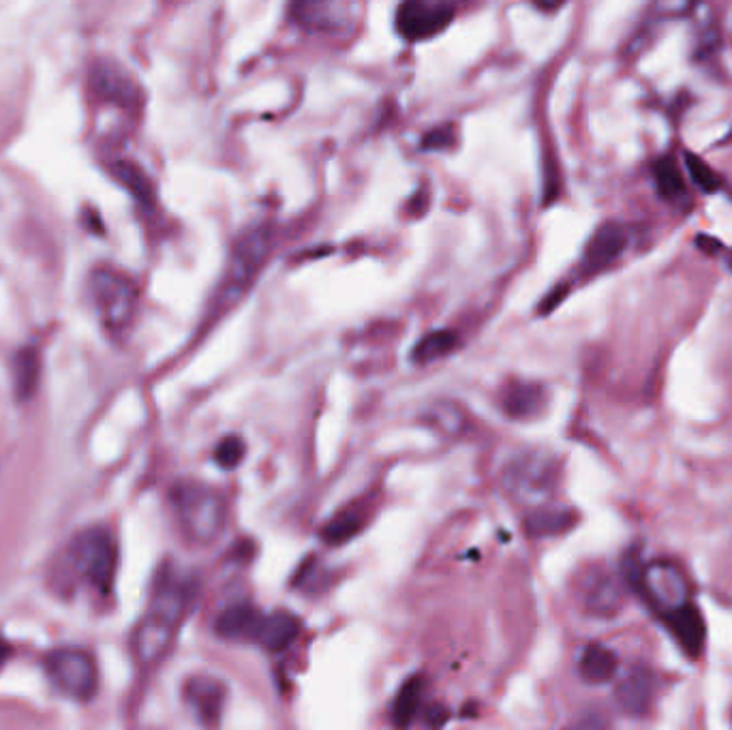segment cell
Listing matches in <instances>:
<instances>
[{
	"instance_id": "6da1fadb",
	"label": "cell",
	"mask_w": 732,
	"mask_h": 730,
	"mask_svg": "<svg viewBox=\"0 0 732 730\" xmlns=\"http://www.w3.org/2000/svg\"><path fill=\"white\" fill-rule=\"evenodd\" d=\"M172 504L184 536L195 545H213L227 520L223 495L204 483H179L172 490Z\"/></svg>"
},
{
	"instance_id": "7a4b0ae2",
	"label": "cell",
	"mask_w": 732,
	"mask_h": 730,
	"mask_svg": "<svg viewBox=\"0 0 732 730\" xmlns=\"http://www.w3.org/2000/svg\"><path fill=\"white\" fill-rule=\"evenodd\" d=\"M628 578L647 598L651 609L658 610L664 619L694 605L690 578L672 559L655 557L642 566L632 561L628 566Z\"/></svg>"
},
{
	"instance_id": "3957f363",
	"label": "cell",
	"mask_w": 732,
	"mask_h": 730,
	"mask_svg": "<svg viewBox=\"0 0 732 730\" xmlns=\"http://www.w3.org/2000/svg\"><path fill=\"white\" fill-rule=\"evenodd\" d=\"M64 561L71 575L94 587L99 594L112 591L119 566V547L108 529L91 527L78 534L67 548Z\"/></svg>"
},
{
	"instance_id": "277c9868",
	"label": "cell",
	"mask_w": 732,
	"mask_h": 730,
	"mask_svg": "<svg viewBox=\"0 0 732 730\" xmlns=\"http://www.w3.org/2000/svg\"><path fill=\"white\" fill-rule=\"evenodd\" d=\"M273 244H275V234H273L271 225H266V223L248 227L243 236L234 243L225 278L221 285L223 305H234L236 301L243 298L244 292H248V287L253 285V281L264 268V264L273 251Z\"/></svg>"
},
{
	"instance_id": "5b68a950",
	"label": "cell",
	"mask_w": 732,
	"mask_h": 730,
	"mask_svg": "<svg viewBox=\"0 0 732 730\" xmlns=\"http://www.w3.org/2000/svg\"><path fill=\"white\" fill-rule=\"evenodd\" d=\"M559 480V463L549 453L527 450L510 460L504 472L506 490L527 506L542 508L549 506V499Z\"/></svg>"
},
{
	"instance_id": "8992f818",
	"label": "cell",
	"mask_w": 732,
	"mask_h": 730,
	"mask_svg": "<svg viewBox=\"0 0 732 730\" xmlns=\"http://www.w3.org/2000/svg\"><path fill=\"white\" fill-rule=\"evenodd\" d=\"M92 305L110 331H124L138 311L135 283L114 268H96L89 278Z\"/></svg>"
},
{
	"instance_id": "52a82bcc",
	"label": "cell",
	"mask_w": 732,
	"mask_h": 730,
	"mask_svg": "<svg viewBox=\"0 0 732 730\" xmlns=\"http://www.w3.org/2000/svg\"><path fill=\"white\" fill-rule=\"evenodd\" d=\"M45 669L54 686L67 697L89 700L99 690V669L89 651L80 647H61L45 658Z\"/></svg>"
},
{
	"instance_id": "ba28073f",
	"label": "cell",
	"mask_w": 732,
	"mask_h": 730,
	"mask_svg": "<svg viewBox=\"0 0 732 730\" xmlns=\"http://www.w3.org/2000/svg\"><path fill=\"white\" fill-rule=\"evenodd\" d=\"M455 20V7L450 2L409 0L397 9V32L409 43H423L446 31Z\"/></svg>"
},
{
	"instance_id": "9c48e42d",
	"label": "cell",
	"mask_w": 732,
	"mask_h": 730,
	"mask_svg": "<svg viewBox=\"0 0 732 730\" xmlns=\"http://www.w3.org/2000/svg\"><path fill=\"white\" fill-rule=\"evenodd\" d=\"M632 232L628 225L607 221L602 223L584 244L580 255V276H596L612 268L630 249Z\"/></svg>"
},
{
	"instance_id": "30bf717a",
	"label": "cell",
	"mask_w": 732,
	"mask_h": 730,
	"mask_svg": "<svg viewBox=\"0 0 732 730\" xmlns=\"http://www.w3.org/2000/svg\"><path fill=\"white\" fill-rule=\"evenodd\" d=\"M580 607L596 619H612L623 609V591L607 570H589L580 578Z\"/></svg>"
},
{
	"instance_id": "8fae6325",
	"label": "cell",
	"mask_w": 732,
	"mask_h": 730,
	"mask_svg": "<svg viewBox=\"0 0 732 730\" xmlns=\"http://www.w3.org/2000/svg\"><path fill=\"white\" fill-rule=\"evenodd\" d=\"M658 697V679L644 665H632L623 670L614 686V700L619 709L632 718H644Z\"/></svg>"
},
{
	"instance_id": "7c38bea8",
	"label": "cell",
	"mask_w": 732,
	"mask_h": 730,
	"mask_svg": "<svg viewBox=\"0 0 732 730\" xmlns=\"http://www.w3.org/2000/svg\"><path fill=\"white\" fill-rule=\"evenodd\" d=\"M176 628H179L176 623L149 610L133 632V653L138 662L144 667L156 665L167 653L176 635Z\"/></svg>"
},
{
	"instance_id": "4fadbf2b",
	"label": "cell",
	"mask_w": 732,
	"mask_h": 730,
	"mask_svg": "<svg viewBox=\"0 0 732 730\" xmlns=\"http://www.w3.org/2000/svg\"><path fill=\"white\" fill-rule=\"evenodd\" d=\"M225 699H227V688L216 677L197 675L184 683L186 704L191 707L195 718L206 727H214L218 722L223 707H225Z\"/></svg>"
},
{
	"instance_id": "5bb4252c",
	"label": "cell",
	"mask_w": 732,
	"mask_h": 730,
	"mask_svg": "<svg viewBox=\"0 0 732 730\" xmlns=\"http://www.w3.org/2000/svg\"><path fill=\"white\" fill-rule=\"evenodd\" d=\"M549 403L547 391L536 382L512 379L499 393V407L512 420H533Z\"/></svg>"
},
{
	"instance_id": "9a60e30c",
	"label": "cell",
	"mask_w": 732,
	"mask_h": 730,
	"mask_svg": "<svg viewBox=\"0 0 732 730\" xmlns=\"http://www.w3.org/2000/svg\"><path fill=\"white\" fill-rule=\"evenodd\" d=\"M91 87L103 101H112L116 105L138 103V84L119 62H96L91 71Z\"/></svg>"
},
{
	"instance_id": "2e32d148",
	"label": "cell",
	"mask_w": 732,
	"mask_h": 730,
	"mask_svg": "<svg viewBox=\"0 0 732 730\" xmlns=\"http://www.w3.org/2000/svg\"><path fill=\"white\" fill-rule=\"evenodd\" d=\"M289 13L306 31L338 32L349 24V7L340 2H296Z\"/></svg>"
},
{
	"instance_id": "e0dca14e",
	"label": "cell",
	"mask_w": 732,
	"mask_h": 730,
	"mask_svg": "<svg viewBox=\"0 0 732 730\" xmlns=\"http://www.w3.org/2000/svg\"><path fill=\"white\" fill-rule=\"evenodd\" d=\"M264 615L248 605H234L214 621L216 637L225 640H257Z\"/></svg>"
},
{
	"instance_id": "ac0fdd59",
	"label": "cell",
	"mask_w": 732,
	"mask_h": 730,
	"mask_svg": "<svg viewBox=\"0 0 732 730\" xmlns=\"http://www.w3.org/2000/svg\"><path fill=\"white\" fill-rule=\"evenodd\" d=\"M664 621H667V628L671 630L672 637L683 647V651L690 658H699L702 647H704V635H706L701 609L697 605H692L688 609L679 610L671 617H667Z\"/></svg>"
},
{
	"instance_id": "d6986e66",
	"label": "cell",
	"mask_w": 732,
	"mask_h": 730,
	"mask_svg": "<svg viewBox=\"0 0 732 730\" xmlns=\"http://www.w3.org/2000/svg\"><path fill=\"white\" fill-rule=\"evenodd\" d=\"M579 672L587 683H609L619 672V658L607 645L589 642L580 653Z\"/></svg>"
},
{
	"instance_id": "ffe728a7",
	"label": "cell",
	"mask_w": 732,
	"mask_h": 730,
	"mask_svg": "<svg viewBox=\"0 0 732 730\" xmlns=\"http://www.w3.org/2000/svg\"><path fill=\"white\" fill-rule=\"evenodd\" d=\"M298 635H301V619L289 610H275L271 615H264L257 642L268 651H283L296 640Z\"/></svg>"
},
{
	"instance_id": "44dd1931",
	"label": "cell",
	"mask_w": 732,
	"mask_h": 730,
	"mask_svg": "<svg viewBox=\"0 0 732 730\" xmlns=\"http://www.w3.org/2000/svg\"><path fill=\"white\" fill-rule=\"evenodd\" d=\"M457 345L458 336L453 331H433L416 341L409 361L418 366L433 365L441 358H448L457 349Z\"/></svg>"
},
{
	"instance_id": "7402d4cb",
	"label": "cell",
	"mask_w": 732,
	"mask_h": 730,
	"mask_svg": "<svg viewBox=\"0 0 732 730\" xmlns=\"http://www.w3.org/2000/svg\"><path fill=\"white\" fill-rule=\"evenodd\" d=\"M575 520H577V517L570 510L542 506V508H536L527 517V531L536 538L561 536V534H566L568 529L575 527Z\"/></svg>"
},
{
	"instance_id": "603a6c76",
	"label": "cell",
	"mask_w": 732,
	"mask_h": 730,
	"mask_svg": "<svg viewBox=\"0 0 732 730\" xmlns=\"http://www.w3.org/2000/svg\"><path fill=\"white\" fill-rule=\"evenodd\" d=\"M653 183L658 186V193L667 200V202H681L688 193V186H685V179H683V172L679 168V163L672 159V156H662L660 161H655L653 165Z\"/></svg>"
},
{
	"instance_id": "cb8c5ba5",
	"label": "cell",
	"mask_w": 732,
	"mask_h": 730,
	"mask_svg": "<svg viewBox=\"0 0 732 730\" xmlns=\"http://www.w3.org/2000/svg\"><path fill=\"white\" fill-rule=\"evenodd\" d=\"M420 699H423V681L420 679H409L407 683H403L397 700L393 704V724H395V729H409V724L418 716Z\"/></svg>"
},
{
	"instance_id": "d4e9b609",
	"label": "cell",
	"mask_w": 732,
	"mask_h": 730,
	"mask_svg": "<svg viewBox=\"0 0 732 730\" xmlns=\"http://www.w3.org/2000/svg\"><path fill=\"white\" fill-rule=\"evenodd\" d=\"M114 174L135 195V200L144 202V204H151L153 202V183H151V179L144 174V170L140 165H135L131 161H119L114 165Z\"/></svg>"
},
{
	"instance_id": "484cf974",
	"label": "cell",
	"mask_w": 732,
	"mask_h": 730,
	"mask_svg": "<svg viewBox=\"0 0 732 730\" xmlns=\"http://www.w3.org/2000/svg\"><path fill=\"white\" fill-rule=\"evenodd\" d=\"M39 371H41V361L32 347L22 349L16 356V391L20 398H29L34 393L39 382Z\"/></svg>"
},
{
	"instance_id": "4316f807",
	"label": "cell",
	"mask_w": 732,
	"mask_h": 730,
	"mask_svg": "<svg viewBox=\"0 0 732 730\" xmlns=\"http://www.w3.org/2000/svg\"><path fill=\"white\" fill-rule=\"evenodd\" d=\"M363 525H365V523H363V517H360L358 513H354V510H345V513L336 515V517L324 527L322 536H324V540H326L328 545H333V547H336V545H345V543H349L354 536L360 534Z\"/></svg>"
},
{
	"instance_id": "83f0119b",
	"label": "cell",
	"mask_w": 732,
	"mask_h": 730,
	"mask_svg": "<svg viewBox=\"0 0 732 730\" xmlns=\"http://www.w3.org/2000/svg\"><path fill=\"white\" fill-rule=\"evenodd\" d=\"M244 455H246V444L243 437L227 435L214 448V463L221 469H236L243 463Z\"/></svg>"
},
{
	"instance_id": "f1b7e54d",
	"label": "cell",
	"mask_w": 732,
	"mask_h": 730,
	"mask_svg": "<svg viewBox=\"0 0 732 730\" xmlns=\"http://www.w3.org/2000/svg\"><path fill=\"white\" fill-rule=\"evenodd\" d=\"M428 414L435 425L450 435L458 433L465 425V414H462V409H458L455 403H437Z\"/></svg>"
},
{
	"instance_id": "f546056e",
	"label": "cell",
	"mask_w": 732,
	"mask_h": 730,
	"mask_svg": "<svg viewBox=\"0 0 732 730\" xmlns=\"http://www.w3.org/2000/svg\"><path fill=\"white\" fill-rule=\"evenodd\" d=\"M685 165H688V172H690L692 181L699 184L702 191H706V193L720 191V179L713 174V170L704 161H701L699 156H694L692 153H685Z\"/></svg>"
},
{
	"instance_id": "4dcf8cb0",
	"label": "cell",
	"mask_w": 732,
	"mask_h": 730,
	"mask_svg": "<svg viewBox=\"0 0 732 730\" xmlns=\"http://www.w3.org/2000/svg\"><path fill=\"white\" fill-rule=\"evenodd\" d=\"M455 142V129L453 124L435 126L423 135V151H448Z\"/></svg>"
},
{
	"instance_id": "1f68e13d",
	"label": "cell",
	"mask_w": 732,
	"mask_h": 730,
	"mask_svg": "<svg viewBox=\"0 0 732 730\" xmlns=\"http://www.w3.org/2000/svg\"><path fill=\"white\" fill-rule=\"evenodd\" d=\"M570 730H612L610 729L609 718L598 713V711H589L584 716H580L579 720L570 727Z\"/></svg>"
},
{
	"instance_id": "d6a6232c",
	"label": "cell",
	"mask_w": 732,
	"mask_h": 730,
	"mask_svg": "<svg viewBox=\"0 0 732 730\" xmlns=\"http://www.w3.org/2000/svg\"><path fill=\"white\" fill-rule=\"evenodd\" d=\"M9 645L4 642V640L0 639V669H2V665L7 662V658H9Z\"/></svg>"
}]
</instances>
